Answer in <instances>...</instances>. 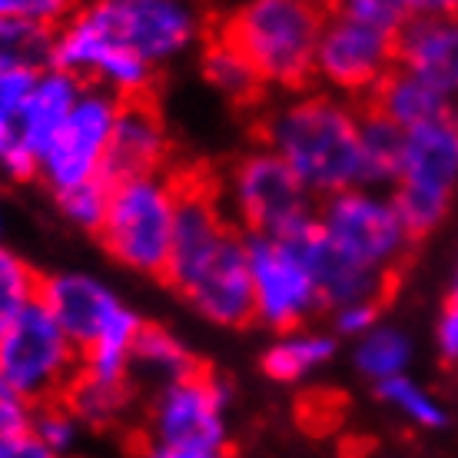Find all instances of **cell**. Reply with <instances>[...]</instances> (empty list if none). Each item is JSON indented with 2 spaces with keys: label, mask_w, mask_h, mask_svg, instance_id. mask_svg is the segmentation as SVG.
I'll return each instance as SVG.
<instances>
[{
  "label": "cell",
  "mask_w": 458,
  "mask_h": 458,
  "mask_svg": "<svg viewBox=\"0 0 458 458\" xmlns=\"http://www.w3.org/2000/svg\"><path fill=\"white\" fill-rule=\"evenodd\" d=\"M37 299L81 349V372L130 382V352L147 322L110 283L81 269H60L40 276Z\"/></svg>",
  "instance_id": "2"
},
{
  "label": "cell",
  "mask_w": 458,
  "mask_h": 458,
  "mask_svg": "<svg viewBox=\"0 0 458 458\" xmlns=\"http://www.w3.org/2000/svg\"><path fill=\"white\" fill-rule=\"evenodd\" d=\"M382 312H386V302H349V306H339V310L329 312L333 316V335L345 339V343H355L369 329H376L382 322Z\"/></svg>",
  "instance_id": "36"
},
{
  "label": "cell",
  "mask_w": 458,
  "mask_h": 458,
  "mask_svg": "<svg viewBox=\"0 0 458 458\" xmlns=\"http://www.w3.org/2000/svg\"><path fill=\"white\" fill-rule=\"evenodd\" d=\"M34 77L37 70H0V183L37 180L40 160L23 137V106Z\"/></svg>",
  "instance_id": "21"
},
{
  "label": "cell",
  "mask_w": 458,
  "mask_h": 458,
  "mask_svg": "<svg viewBox=\"0 0 458 458\" xmlns=\"http://www.w3.org/2000/svg\"><path fill=\"white\" fill-rule=\"evenodd\" d=\"M415 359V343L412 335L402 326L392 322H378L376 329H369L362 339L352 343V366L362 378H369L372 386L386 382V378L405 376L412 369Z\"/></svg>",
  "instance_id": "27"
},
{
  "label": "cell",
  "mask_w": 458,
  "mask_h": 458,
  "mask_svg": "<svg viewBox=\"0 0 458 458\" xmlns=\"http://www.w3.org/2000/svg\"><path fill=\"white\" fill-rule=\"evenodd\" d=\"M176 173L137 176L110 183V207L97 240L116 263L137 276L166 273L176 219Z\"/></svg>",
  "instance_id": "6"
},
{
  "label": "cell",
  "mask_w": 458,
  "mask_h": 458,
  "mask_svg": "<svg viewBox=\"0 0 458 458\" xmlns=\"http://www.w3.org/2000/svg\"><path fill=\"white\" fill-rule=\"evenodd\" d=\"M81 11L157 70L199 50L213 34L199 0H83Z\"/></svg>",
  "instance_id": "9"
},
{
  "label": "cell",
  "mask_w": 458,
  "mask_h": 458,
  "mask_svg": "<svg viewBox=\"0 0 458 458\" xmlns=\"http://www.w3.org/2000/svg\"><path fill=\"white\" fill-rule=\"evenodd\" d=\"M0 399H17L11 392V386H7V378H4V372H0Z\"/></svg>",
  "instance_id": "41"
},
{
  "label": "cell",
  "mask_w": 458,
  "mask_h": 458,
  "mask_svg": "<svg viewBox=\"0 0 458 458\" xmlns=\"http://www.w3.org/2000/svg\"><path fill=\"white\" fill-rule=\"evenodd\" d=\"M170 130L163 123V114L153 97L123 100L116 114L110 147H106L104 176L110 183L137 180V176H157L170 173Z\"/></svg>",
  "instance_id": "17"
},
{
  "label": "cell",
  "mask_w": 458,
  "mask_h": 458,
  "mask_svg": "<svg viewBox=\"0 0 458 458\" xmlns=\"http://www.w3.org/2000/svg\"><path fill=\"white\" fill-rule=\"evenodd\" d=\"M54 203L70 226L97 236L104 226L106 207H110V180H93V183H83L77 190H67V193L54 196Z\"/></svg>",
  "instance_id": "33"
},
{
  "label": "cell",
  "mask_w": 458,
  "mask_h": 458,
  "mask_svg": "<svg viewBox=\"0 0 458 458\" xmlns=\"http://www.w3.org/2000/svg\"><path fill=\"white\" fill-rule=\"evenodd\" d=\"M120 104L123 100H116L114 93L100 90V87H87L81 93L73 114L67 116L64 130L47 147L40 166H37V180L50 190V196L77 190L93 180H106V147H110Z\"/></svg>",
  "instance_id": "14"
},
{
  "label": "cell",
  "mask_w": 458,
  "mask_h": 458,
  "mask_svg": "<svg viewBox=\"0 0 458 458\" xmlns=\"http://www.w3.org/2000/svg\"><path fill=\"white\" fill-rule=\"evenodd\" d=\"M34 405L21 399H0V458H11L30 438Z\"/></svg>",
  "instance_id": "37"
},
{
  "label": "cell",
  "mask_w": 458,
  "mask_h": 458,
  "mask_svg": "<svg viewBox=\"0 0 458 458\" xmlns=\"http://www.w3.org/2000/svg\"><path fill=\"white\" fill-rule=\"evenodd\" d=\"M176 173V219H173V246H170V263L163 279L170 286H180L196 266H203L213 252L226 242L233 229H240L229 219L223 207V193L219 183H213L207 173L193 170H173Z\"/></svg>",
  "instance_id": "15"
},
{
  "label": "cell",
  "mask_w": 458,
  "mask_h": 458,
  "mask_svg": "<svg viewBox=\"0 0 458 458\" xmlns=\"http://www.w3.org/2000/svg\"><path fill=\"white\" fill-rule=\"evenodd\" d=\"M81 436H83V422L70 412V405L64 399L34 405L30 438H37L44 448H50V452H57V455L67 458L73 448L81 445Z\"/></svg>",
  "instance_id": "32"
},
{
  "label": "cell",
  "mask_w": 458,
  "mask_h": 458,
  "mask_svg": "<svg viewBox=\"0 0 458 458\" xmlns=\"http://www.w3.org/2000/svg\"><path fill=\"white\" fill-rule=\"evenodd\" d=\"M448 296H458V266H455V273H452V286H448Z\"/></svg>",
  "instance_id": "43"
},
{
  "label": "cell",
  "mask_w": 458,
  "mask_h": 458,
  "mask_svg": "<svg viewBox=\"0 0 458 458\" xmlns=\"http://www.w3.org/2000/svg\"><path fill=\"white\" fill-rule=\"evenodd\" d=\"M362 104L319 87L263 104L259 143L296 173L316 199L362 186Z\"/></svg>",
  "instance_id": "1"
},
{
  "label": "cell",
  "mask_w": 458,
  "mask_h": 458,
  "mask_svg": "<svg viewBox=\"0 0 458 458\" xmlns=\"http://www.w3.org/2000/svg\"><path fill=\"white\" fill-rule=\"evenodd\" d=\"M0 372L27 405L57 402L81 372V349L37 299L0 339Z\"/></svg>",
  "instance_id": "10"
},
{
  "label": "cell",
  "mask_w": 458,
  "mask_h": 458,
  "mask_svg": "<svg viewBox=\"0 0 458 458\" xmlns=\"http://www.w3.org/2000/svg\"><path fill=\"white\" fill-rule=\"evenodd\" d=\"M229 405L233 386L209 369L153 392L143 415V458H229Z\"/></svg>",
  "instance_id": "4"
},
{
  "label": "cell",
  "mask_w": 458,
  "mask_h": 458,
  "mask_svg": "<svg viewBox=\"0 0 458 458\" xmlns=\"http://www.w3.org/2000/svg\"><path fill=\"white\" fill-rule=\"evenodd\" d=\"M40 293V276L21 252H13L7 242L0 240V339L13 326L30 302H37Z\"/></svg>",
  "instance_id": "30"
},
{
  "label": "cell",
  "mask_w": 458,
  "mask_h": 458,
  "mask_svg": "<svg viewBox=\"0 0 458 458\" xmlns=\"http://www.w3.org/2000/svg\"><path fill=\"white\" fill-rule=\"evenodd\" d=\"M11 458H64V455H57V452H50V448H44L37 438H27L17 452H13Z\"/></svg>",
  "instance_id": "40"
},
{
  "label": "cell",
  "mask_w": 458,
  "mask_h": 458,
  "mask_svg": "<svg viewBox=\"0 0 458 458\" xmlns=\"http://www.w3.org/2000/svg\"><path fill=\"white\" fill-rule=\"evenodd\" d=\"M458 193V110L415 126L402 140L392 196L415 240L432 236L448 219Z\"/></svg>",
  "instance_id": "8"
},
{
  "label": "cell",
  "mask_w": 458,
  "mask_h": 458,
  "mask_svg": "<svg viewBox=\"0 0 458 458\" xmlns=\"http://www.w3.org/2000/svg\"><path fill=\"white\" fill-rule=\"evenodd\" d=\"M378 458H415V455H409V452H386V455H378Z\"/></svg>",
  "instance_id": "44"
},
{
  "label": "cell",
  "mask_w": 458,
  "mask_h": 458,
  "mask_svg": "<svg viewBox=\"0 0 458 458\" xmlns=\"http://www.w3.org/2000/svg\"><path fill=\"white\" fill-rule=\"evenodd\" d=\"M376 395L389 412H395L402 422L419 428V432H442L452 422L445 402L438 399L425 382H419L412 372L378 382Z\"/></svg>",
  "instance_id": "28"
},
{
  "label": "cell",
  "mask_w": 458,
  "mask_h": 458,
  "mask_svg": "<svg viewBox=\"0 0 458 458\" xmlns=\"http://www.w3.org/2000/svg\"><path fill=\"white\" fill-rule=\"evenodd\" d=\"M316 4H322V7H333L335 0H316Z\"/></svg>",
  "instance_id": "45"
},
{
  "label": "cell",
  "mask_w": 458,
  "mask_h": 458,
  "mask_svg": "<svg viewBox=\"0 0 458 458\" xmlns=\"http://www.w3.org/2000/svg\"><path fill=\"white\" fill-rule=\"evenodd\" d=\"M399 67L458 104V17L412 21L399 34Z\"/></svg>",
  "instance_id": "19"
},
{
  "label": "cell",
  "mask_w": 458,
  "mask_h": 458,
  "mask_svg": "<svg viewBox=\"0 0 458 458\" xmlns=\"http://www.w3.org/2000/svg\"><path fill=\"white\" fill-rule=\"evenodd\" d=\"M54 57V30L0 21V70H44Z\"/></svg>",
  "instance_id": "31"
},
{
  "label": "cell",
  "mask_w": 458,
  "mask_h": 458,
  "mask_svg": "<svg viewBox=\"0 0 458 458\" xmlns=\"http://www.w3.org/2000/svg\"><path fill=\"white\" fill-rule=\"evenodd\" d=\"M329 7L316 0H242L216 30L250 60L269 93L312 87V64Z\"/></svg>",
  "instance_id": "3"
},
{
  "label": "cell",
  "mask_w": 458,
  "mask_h": 458,
  "mask_svg": "<svg viewBox=\"0 0 458 458\" xmlns=\"http://www.w3.org/2000/svg\"><path fill=\"white\" fill-rule=\"evenodd\" d=\"M83 0H0V21L34 23L44 30H57L77 13Z\"/></svg>",
  "instance_id": "34"
},
{
  "label": "cell",
  "mask_w": 458,
  "mask_h": 458,
  "mask_svg": "<svg viewBox=\"0 0 458 458\" xmlns=\"http://www.w3.org/2000/svg\"><path fill=\"white\" fill-rule=\"evenodd\" d=\"M395 67H399V34H389L382 27L345 17L329 7L316 44L312 87L366 106L378 83Z\"/></svg>",
  "instance_id": "11"
},
{
  "label": "cell",
  "mask_w": 458,
  "mask_h": 458,
  "mask_svg": "<svg viewBox=\"0 0 458 458\" xmlns=\"http://www.w3.org/2000/svg\"><path fill=\"white\" fill-rule=\"evenodd\" d=\"M402 133L399 126L389 123L386 116H378L376 110L362 106V186H378V190H392L395 176H399V160H402Z\"/></svg>",
  "instance_id": "29"
},
{
  "label": "cell",
  "mask_w": 458,
  "mask_h": 458,
  "mask_svg": "<svg viewBox=\"0 0 458 458\" xmlns=\"http://www.w3.org/2000/svg\"><path fill=\"white\" fill-rule=\"evenodd\" d=\"M339 352V339L333 335V329H310V326H299L289 333H276V339L266 345L263 352V372L273 382L283 386H296L306 382L316 372L329 366Z\"/></svg>",
  "instance_id": "24"
},
{
  "label": "cell",
  "mask_w": 458,
  "mask_h": 458,
  "mask_svg": "<svg viewBox=\"0 0 458 458\" xmlns=\"http://www.w3.org/2000/svg\"><path fill=\"white\" fill-rule=\"evenodd\" d=\"M50 67L67 70L87 87L114 93L116 100H140V97H153L157 90V67L106 34L81 7L64 27L54 30Z\"/></svg>",
  "instance_id": "13"
},
{
  "label": "cell",
  "mask_w": 458,
  "mask_h": 458,
  "mask_svg": "<svg viewBox=\"0 0 458 458\" xmlns=\"http://www.w3.org/2000/svg\"><path fill=\"white\" fill-rule=\"evenodd\" d=\"M137 395L140 392L133 389V382H106L77 372V378L64 392V402L83 422V428H116L130 419Z\"/></svg>",
  "instance_id": "26"
},
{
  "label": "cell",
  "mask_w": 458,
  "mask_h": 458,
  "mask_svg": "<svg viewBox=\"0 0 458 458\" xmlns=\"http://www.w3.org/2000/svg\"><path fill=\"white\" fill-rule=\"evenodd\" d=\"M83 90H87V83L77 81L67 70L60 67L37 70L27 106H23V137L34 147L37 160L57 140V133L64 130L67 116L73 114V106H77Z\"/></svg>",
  "instance_id": "22"
},
{
  "label": "cell",
  "mask_w": 458,
  "mask_h": 458,
  "mask_svg": "<svg viewBox=\"0 0 458 458\" xmlns=\"http://www.w3.org/2000/svg\"><path fill=\"white\" fill-rule=\"evenodd\" d=\"M316 226L343 256L389 279L399 276L419 242L405 226L392 190L378 186H352L319 199Z\"/></svg>",
  "instance_id": "7"
},
{
  "label": "cell",
  "mask_w": 458,
  "mask_h": 458,
  "mask_svg": "<svg viewBox=\"0 0 458 458\" xmlns=\"http://www.w3.org/2000/svg\"><path fill=\"white\" fill-rule=\"evenodd\" d=\"M296 242L302 246L306 259H310L316 283L322 293V306L326 312L349 306V302H389V293L395 286V279L376 273L369 266L355 263L349 256L335 250L333 242L319 233V226H312L310 233L296 236Z\"/></svg>",
  "instance_id": "18"
},
{
  "label": "cell",
  "mask_w": 458,
  "mask_h": 458,
  "mask_svg": "<svg viewBox=\"0 0 458 458\" xmlns=\"http://www.w3.org/2000/svg\"><path fill=\"white\" fill-rule=\"evenodd\" d=\"M333 11L382 27L389 34H402V27L412 23V0H335Z\"/></svg>",
  "instance_id": "35"
},
{
  "label": "cell",
  "mask_w": 458,
  "mask_h": 458,
  "mask_svg": "<svg viewBox=\"0 0 458 458\" xmlns=\"http://www.w3.org/2000/svg\"><path fill=\"white\" fill-rule=\"evenodd\" d=\"M436 352L448 369H458V296H448L436 319Z\"/></svg>",
  "instance_id": "38"
},
{
  "label": "cell",
  "mask_w": 458,
  "mask_h": 458,
  "mask_svg": "<svg viewBox=\"0 0 458 458\" xmlns=\"http://www.w3.org/2000/svg\"><path fill=\"white\" fill-rule=\"evenodd\" d=\"M252 279V312L256 322L289 333L322 312V293L310 259L296 240L279 236H246Z\"/></svg>",
  "instance_id": "12"
},
{
  "label": "cell",
  "mask_w": 458,
  "mask_h": 458,
  "mask_svg": "<svg viewBox=\"0 0 458 458\" xmlns=\"http://www.w3.org/2000/svg\"><path fill=\"white\" fill-rule=\"evenodd\" d=\"M4 226H7V209H4V190H0V236H4Z\"/></svg>",
  "instance_id": "42"
},
{
  "label": "cell",
  "mask_w": 458,
  "mask_h": 458,
  "mask_svg": "<svg viewBox=\"0 0 458 458\" xmlns=\"http://www.w3.org/2000/svg\"><path fill=\"white\" fill-rule=\"evenodd\" d=\"M229 219L246 236L296 240L310 233L319 216V199L269 147H252L229 166L219 183Z\"/></svg>",
  "instance_id": "5"
},
{
  "label": "cell",
  "mask_w": 458,
  "mask_h": 458,
  "mask_svg": "<svg viewBox=\"0 0 458 458\" xmlns=\"http://www.w3.org/2000/svg\"><path fill=\"white\" fill-rule=\"evenodd\" d=\"M199 359L180 335L166 329V326H153L147 322L140 329L133 352H130V382L137 392H153L170 389L176 382L196 376L199 372Z\"/></svg>",
  "instance_id": "20"
},
{
  "label": "cell",
  "mask_w": 458,
  "mask_h": 458,
  "mask_svg": "<svg viewBox=\"0 0 458 458\" xmlns=\"http://www.w3.org/2000/svg\"><path fill=\"white\" fill-rule=\"evenodd\" d=\"M199 70H203V81L233 106H259L263 110L266 97H269L263 77L216 27L207 37V44L199 47Z\"/></svg>",
  "instance_id": "25"
},
{
  "label": "cell",
  "mask_w": 458,
  "mask_h": 458,
  "mask_svg": "<svg viewBox=\"0 0 458 458\" xmlns=\"http://www.w3.org/2000/svg\"><path fill=\"white\" fill-rule=\"evenodd\" d=\"M458 17V0H412V21Z\"/></svg>",
  "instance_id": "39"
},
{
  "label": "cell",
  "mask_w": 458,
  "mask_h": 458,
  "mask_svg": "<svg viewBox=\"0 0 458 458\" xmlns=\"http://www.w3.org/2000/svg\"><path fill=\"white\" fill-rule=\"evenodd\" d=\"M173 289L190 302V310L196 316H203L219 329H242V326L256 322L246 233L233 229L226 242L209 256L207 263L196 266L193 273Z\"/></svg>",
  "instance_id": "16"
},
{
  "label": "cell",
  "mask_w": 458,
  "mask_h": 458,
  "mask_svg": "<svg viewBox=\"0 0 458 458\" xmlns=\"http://www.w3.org/2000/svg\"><path fill=\"white\" fill-rule=\"evenodd\" d=\"M366 106L376 110L378 116H386L389 123H395L402 133L458 110V104H452L445 93L436 90L432 83H425L422 77H415L412 70L405 67L392 70L389 77L378 83V90L369 97Z\"/></svg>",
  "instance_id": "23"
}]
</instances>
